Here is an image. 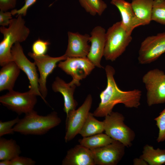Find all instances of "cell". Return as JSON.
I'll return each mask as SVG.
<instances>
[{"label": "cell", "instance_id": "7402d4cb", "mask_svg": "<svg viewBox=\"0 0 165 165\" xmlns=\"http://www.w3.org/2000/svg\"><path fill=\"white\" fill-rule=\"evenodd\" d=\"M149 165H162L165 164V149L154 148L152 146L146 144L143 148L140 157Z\"/></svg>", "mask_w": 165, "mask_h": 165}, {"label": "cell", "instance_id": "4dcf8cb0", "mask_svg": "<svg viewBox=\"0 0 165 165\" xmlns=\"http://www.w3.org/2000/svg\"><path fill=\"white\" fill-rule=\"evenodd\" d=\"M36 1L37 0H25L24 5L20 8L18 9H13L11 11L12 15L16 14L17 16H26L29 8L33 5Z\"/></svg>", "mask_w": 165, "mask_h": 165}, {"label": "cell", "instance_id": "1f68e13d", "mask_svg": "<svg viewBox=\"0 0 165 165\" xmlns=\"http://www.w3.org/2000/svg\"><path fill=\"white\" fill-rule=\"evenodd\" d=\"M12 14L11 12L0 11V25L5 27L9 26L12 19Z\"/></svg>", "mask_w": 165, "mask_h": 165}, {"label": "cell", "instance_id": "7a4b0ae2", "mask_svg": "<svg viewBox=\"0 0 165 165\" xmlns=\"http://www.w3.org/2000/svg\"><path fill=\"white\" fill-rule=\"evenodd\" d=\"M21 15L12 18L8 28L1 26L0 31L3 38L0 42V65L2 67L12 61L11 50L16 42L26 40L30 33V30L25 25Z\"/></svg>", "mask_w": 165, "mask_h": 165}, {"label": "cell", "instance_id": "4fadbf2b", "mask_svg": "<svg viewBox=\"0 0 165 165\" xmlns=\"http://www.w3.org/2000/svg\"><path fill=\"white\" fill-rule=\"evenodd\" d=\"M125 146L120 142L115 140L102 147L92 150L95 165H116L125 153Z\"/></svg>", "mask_w": 165, "mask_h": 165}, {"label": "cell", "instance_id": "603a6c76", "mask_svg": "<svg viewBox=\"0 0 165 165\" xmlns=\"http://www.w3.org/2000/svg\"><path fill=\"white\" fill-rule=\"evenodd\" d=\"M104 131L103 121L97 120L93 113L90 112L79 134L83 137H86L102 133Z\"/></svg>", "mask_w": 165, "mask_h": 165}, {"label": "cell", "instance_id": "4316f807", "mask_svg": "<svg viewBox=\"0 0 165 165\" xmlns=\"http://www.w3.org/2000/svg\"><path fill=\"white\" fill-rule=\"evenodd\" d=\"M154 120L159 129L156 141L158 143L163 142L165 141V107Z\"/></svg>", "mask_w": 165, "mask_h": 165}, {"label": "cell", "instance_id": "9c48e42d", "mask_svg": "<svg viewBox=\"0 0 165 165\" xmlns=\"http://www.w3.org/2000/svg\"><path fill=\"white\" fill-rule=\"evenodd\" d=\"M164 53L165 31L148 36L143 40L138 51V62L141 64L151 63Z\"/></svg>", "mask_w": 165, "mask_h": 165}, {"label": "cell", "instance_id": "ac0fdd59", "mask_svg": "<svg viewBox=\"0 0 165 165\" xmlns=\"http://www.w3.org/2000/svg\"><path fill=\"white\" fill-rule=\"evenodd\" d=\"M76 86L71 82L67 83L63 79L57 77L52 85L53 90L61 93L64 100V110L66 116L71 111L76 109L78 105L74 99L73 94Z\"/></svg>", "mask_w": 165, "mask_h": 165}, {"label": "cell", "instance_id": "e575fe53", "mask_svg": "<svg viewBox=\"0 0 165 165\" xmlns=\"http://www.w3.org/2000/svg\"><path fill=\"white\" fill-rule=\"evenodd\" d=\"M0 165H11V161L9 160H1L0 162Z\"/></svg>", "mask_w": 165, "mask_h": 165}, {"label": "cell", "instance_id": "9a60e30c", "mask_svg": "<svg viewBox=\"0 0 165 165\" xmlns=\"http://www.w3.org/2000/svg\"><path fill=\"white\" fill-rule=\"evenodd\" d=\"M68 45L64 55L67 57H86L89 52L90 35L68 31Z\"/></svg>", "mask_w": 165, "mask_h": 165}, {"label": "cell", "instance_id": "d6a6232c", "mask_svg": "<svg viewBox=\"0 0 165 165\" xmlns=\"http://www.w3.org/2000/svg\"><path fill=\"white\" fill-rule=\"evenodd\" d=\"M16 0H0L1 11L5 12L14 9L16 5Z\"/></svg>", "mask_w": 165, "mask_h": 165}, {"label": "cell", "instance_id": "d590c367", "mask_svg": "<svg viewBox=\"0 0 165 165\" xmlns=\"http://www.w3.org/2000/svg\"><path fill=\"white\" fill-rule=\"evenodd\" d=\"M164 165H165V164H164Z\"/></svg>", "mask_w": 165, "mask_h": 165}, {"label": "cell", "instance_id": "5b68a950", "mask_svg": "<svg viewBox=\"0 0 165 165\" xmlns=\"http://www.w3.org/2000/svg\"><path fill=\"white\" fill-rule=\"evenodd\" d=\"M105 118L103 121L105 133L112 139L122 143L126 147H130L135 134L125 124L124 116L118 112L112 111Z\"/></svg>", "mask_w": 165, "mask_h": 165}, {"label": "cell", "instance_id": "7c38bea8", "mask_svg": "<svg viewBox=\"0 0 165 165\" xmlns=\"http://www.w3.org/2000/svg\"><path fill=\"white\" fill-rule=\"evenodd\" d=\"M28 55L34 60V62L38 68L40 74L38 81L39 90L42 99L46 103L45 98L48 94L46 86L47 78L56 68L57 63L65 60L67 57L64 54L57 57H53L46 54L38 56L31 52H29Z\"/></svg>", "mask_w": 165, "mask_h": 165}, {"label": "cell", "instance_id": "d4e9b609", "mask_svg": "<svg viewBox=\"0 0 165 165\" xmlns=\"http://www.w3.org/2000/svg\"><path fill=\"white\" fill-rule=\"evenodd\" d=\"M81 6L92 16H101L107 8V4L103 0H79Z\"/></svg>", "mask_w": 165, "mask_h": 165}, {"label": "cell", "instance_id": "ba28073f", "mask_svg": "<svg viewBox=\"0 0 165 165\" xmlns=\"http://www.w3.org/2000/svg\"><path fill=\"white\" fill-rule=\"evenodd\" d=\"M11 53L13 61L27 76L30 84L29 91L37 96H40L42 99L39 90V78L35 63L30 61L25 55L19 42H16L12 46Z\"/></svg>", "mask_w": 165, "mask_h": 165}, {"label": "cell", "instance_id": "cb8c5ba5", "mask_svg": "<svg viewBox=\"0 0 165 165\" xmlns=\"http://www.w3.org/2000/svg\"><path fill=\"white\" fill-rule=\"evenodd\" d=\"M115 140L106 134L102 133L79 139V144L92 150L108 145Z\"/></svg>", "mask_w": 165, "mask_h": 165}, {"label": "cell", "instance_id": "8992f818", "mask_svg": "<svg viewBox=\"0 0 165 165\" xmlns=\"http://www.w3.org/2000/svg\"><path fill=\"white\" fill-rule=\"evenodd\" d=\"M142 81L149 106L165 103V72L158 68L150 70L143 76Z\"/></svg>", "mask_w": 165, "mask_h": 165}, {"label": "cell", "instance_id": "3957f363", "mask_svg": "<svg viewBox=\"0 0 165 165\" xmlns=\"http://www.w3.org/2000/svg\"><path fill=\"white\" fill-rule=\"evenodd\" d=\"M61 122L55 111L44 116L38 115L33 110L20 119L13 130L23 135H42L59 125Z\"/></svg>", "mask_w": 165, "mask_h": 165}, {"label": "cell", "instance_id": "5bb4252c", "mask_svg": "<svg viewBox=\"0 0 165 165\" xmlns=\"http://www.w3.org/2000/svg\"><path fill=\"white\" fill-rule=\"evenodd\" d=\"M106 32L104 28L97 26L92 29L89 38L91 45L87 57L95 66L100 68H103L100 63L104 55Z\"/></svg>", "mask_w": 165, "mask_h": 165}, {"label": "cell", "instance_id": "836d02e7", "mask_svg": "<svg viewBox=\"0 0 165 165\" xmlns=\"http://www.w3.org/2000/svg\"><path fill=\"white\" fill-rule=\"evenodd\" d=\"M134 165H148V163L144 159L141 157L135 158L133 160Z\"/></svg>", "mask_w": 165, "mask_h": 165}, {"label": "cell", "instance_id": "ffe728a7", "mask_svg": "<svg viewBox=\"0 0 165 165\" xmlns=\"http://www.w3.org/2000/svg\"><path fill=\"white\" fill-rule=\"evenodd\" d=\"M154 0H132L130 3L136 16L146 25L151 21Z\"/></svg>", "mask_w": 165, "mask_h": 165}, {"label": "cell", "instance_id": "f546056e", "mask_svg": "<svg viewBox=\"0 0 165 165\" xmlns=\"http://www.w3.org/2000/svg\"><path fill=\"white\" fill-rule=\"evenodd\" d=\"M10 161L11 165H34L36 163L31 158L19 156Z\"/></svg>", "mask_w": 165, "mask_h": 165}, {"label": "cell", "instance_id": "277c9868", "mask_svg": "<svg viewBox=\"0 0 165 165\" xmlns=\"http://www.w3.org/2000/svg\"><path fill=\"white\" fill-rule=\"evenodd\" d=\"M123 26L121 21L114 24L106 32L103 56L107 61H115L125 51L132 40Z\"/></svg>", "mask_w": 165, "mask_h": 165}, {"label": "cell", "instance_id": "2e32d148", "mask_svg": "<svg viewBox=\"0 0 165 165\" xmlns=\"http://www.w3.org/2000/svg\"><path fill=\"white\" fill-rule=\"evenodd\" d=\"M111 3L119 10L121 17L122 24L129 34L131 35L136 27L146 25L136 16L130 3L125 0H112Z\"/></svg>", "mask_w": 165, "mask_h": 165}, {"label": "cell", "instance_id": "f1b7e54d", "mask_svg": "<svg viewBox=\"0 0 165 165\" xmlns=\"http://www.w3.org/2000/svg\"><path fill=\"white\" fill-rule=\"evenodd\" d=\"M49 42L41 39L35 41L32 46V53L35 55L40 56L45 55L47 52Z\"/></svg>", "mask_w": 165, "mask_h": 165}, {"label": "cell", "instance_id": "484cf974", "mask_svg": "<svg viewBox=\"0 0 165 165\" xmlns=\"http://www.w3.org/2000/svg\"><path fill=\"white\" fill-rule=\"evenodd\" d=\"M152 21L165 25V0H154Z\"/></svg>", "mask_w": 165, "mask_h": 165}, {"label": "cell", "instance_id": "e0dca14e", "mask_svg": "<svg viewBox=\"0 0 165 165\" xmlns=\"http://www.w3.org/2000/svg\"><path fill=\"white\" fill-rule=\"evenodd\" d=\"M62 165H95L91 150L80 144L69 149L62 161Z\"/></svg>", "mask_w": 165, "mask_h": 165}, {"label": "cell", "instance_id": "52a82bcc", "mask_svg": "<svg viewBox=\"0 0 165 165\" xmlns=\"http://www.w3.org/2000/svg\"><path fill=\"white\" fill-rule=\"evenodd\" d=\"M37 96L29 91L21 93L12 90L0 97V102L18 115L26 114L34 110Z\"/></svg>", "mask_w": 165, "mask_h": 165}, {"label": "cell", "instance_id": "8d00e7d4", "mask_svg": "<svg viewBox=\"0 0 165 165\" xmlns=\"http://www.w3.org/2000/svg\"></svg>", "mask_w": 165, "mask_h": 165}, {"label": "cell", "instance_id": "44dd1931", "mask_svg": "<svg viewBox=\"0 0 165 165\" xmlns=\"http://www.w3.org/2000/svg\"><path fill=\"white\" fill-rule=\"evenodd\" d=\"M21 151L20 146L13 139L0 138V160H11L19 156Z\"/></svg>", "mask_w": 165, "mask_h": 165}, {"label": "cell", "instance_id": "30bf717a", "mask_svg": "<svg viewBox=\"0 0 165 165\" xmlns=\"http://www.w3.org/2000/svg\"><path fill=\"white\" fill-rule=\"evenodd\" d=\"M92 103L91 95L88 94L82 105L77 109L70 111L66 116L64 140L68 142L79 134L87 116Z\"/></svg>", "mask_w": 165, "mask_h": 165}, {"label": "cell", "instance_id": "83f0119b", "mask_svg": "<svg viewBox=\"0 0 165 165\" xmlns=\"http://www.w3.org/2000/svg\"><path fill=\"white\" fill-rule=\"evenodd\" d=\"M18 117L12 120L7 121H0V137L9 134H13L15 132L13 128L19 121Z\"/></svg>", "mask_w": 165, "mask_h": 165}, {"label": "cell", "instance_id": "d6986e66", "mask_svg": "<svg viewBox=\"0 0 165 165\" xmlns=\"http://www.w3.org/2000/svg\"><path fill=\"white\" fill-rule=\"evenodd\" d=\"M20 69L12 61L2 66L0 71V91L13 90L15 82L18 77Z\"/></svg>", "mask_w": 165, "mask_h": 165}, {"label": "cell", "instance_id": "6da1fadb", "mask_svg": "<svg viewBox=\"0 0 165 165\" xmlns=\"http://www.w3.org/2000/svg\"><path fill=\"white\" fill-rule=\"evenodd\" d=\"M105 70L107 79V86L100 95V102L98 106L93 113L95 117H105L112 111L114 106L122 104L127 108H139L142 92L138 89L123 91L117 85L114 76L115 73L114 68L107 65Z\"/></svg>", "mask_w": 165, "mask_h": 165}, {"label": "cell", "instance_id": "8fae6325", "mask_svg": "<svg viewBox=\"0 0 165 165\" xmlns=\"http://www.w3.org/2000/svg\"><path fill=\"white\" fill-rule=\"evenodd\" d=\"M58 66L72 77L71 82L77 86L80 85V81L89 75L95 67L87 57H68L60 61Z\"/></svg>", "mask_w": 165, "mask_h": 165}]
</instances>
